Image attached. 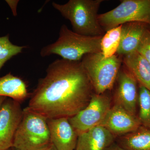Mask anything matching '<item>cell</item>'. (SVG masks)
Here are the masks:
<instances>
[{"mask_svg": "<svg viewBox=\"0 0 150 150\" xmlns=\"http://www.w3.org/2000/svg\"><path fill=\"white\" fill-rule=\"evenodd\" d=\"M94 93L81 61L57 59L39 79L27 107L47 119L69 118L86 107Z\"/></svg>", "mask_w": 150, "mask_h": 150, "instance_id": "6da1fadb", "label": "cell"}, {"mask_svg": "<svg viewBox=\"0 0 150 150\" xmlns=\"http://www.w3.org/2000/svg\"><path fill=\"white\" fill-rule=\"evenodd\" d=\"M102 36L78 34L63 24L59 30L58 39L43 47L40 55L45 57L56 55L68 61H81L86 55L101 52L100 42Z\"/></svg>", "mask_w": 150, "mask_h": 150, "instance_id": "7a4b0ae2", "label": "cell"}, {"mask_svg": "<svg viewBox=\"0 0 150 150\" xmlns=\"http://www.w3.org/2000/svg\"><path fill=\"white\" fill-rule=\"evenodd\" d=\"M103 0H70L64 4L53 2L52 6L69 21L73 31L87 36H103L104 31L98 22V11Z\"/></svg>", "mask_w": 150, "mask_h": 150, "instance_id": "3957f363", "label": "cell"}, {"mask_svg": "<svg viewBox=\"0 0 150 150\" xmlns=\"http://www.w3.org/2000/svg\"><path fill=\"white\" fill-rule=\"evenodd\" d=\"M23 110L13 148L17 150H41L52 144L47 118L27 107Z\"/></svg>", "mask_w": 150, "mask_h": 150, "instance_id": "277c9868", "label": "cell"}, {"mask_svg": "<svg viewBox=\"0 0 150 150\" xmlns=\"http://www.w3.org/2000/svg\"><path fill=\"white\" fill-rule=\"evenodd\" d=\"M81 61L94 92L100 94L113 88L123 62V56L116 54L105 58L100 52L86 55Z\"/></svg>", "mask_w": 150, "mask_h": 150, "instance_id": "5b68a950", "label": "cell"}, {"mask_svg": "<svg viewBox=\"0 0 150 150\" xmlns=\"http://www.w3.org/2000/svg\"><path fill=\"white\" fill-rule=\"evenodd\" d=\"M98 22L104 31L131 22H141L150 27V0H123L113 9L98 14Z\"/></svg>", "mask_w": 150, "mask_h": 150, "instance_id": "8992f818", "label": "cell"}, {"mask_svg": "<svg viewBox=\"0 0 150 150\" xmlns=\"http://www.w3.org/2000/svg\"><path fill=\"white\" fill-rule=\"evenodd\" d=\"M112 99L107 92L100 94L94 93L86 108L69 118L78 134L100 126L112 107Z\"/></svg>", "mask_w": 150, "mask_h": 150, "instance_id": "52a82bcc", "label": "cell"}, {"mask_svg": "<svg viewBox=\"0 0 150 150\" xmlns=\"http://www.w3.org/2000/svg\"><path fill=\"white\" fill-rule=\"evenodd\" d=\"M20 103L7 98L0 108V150L13 147L14 139L22 119Z\"/></svg>", "mask_w": 150, "mask_h": 150, "instance_id": "ba28073f", "label": "cell"}, {"mask_svg": "<svg viewBox=\"0 0 150 150\" xmlns=\"http://www.w3.org/2000/svg\"><path fill=\"white\" fill-rule=\"evenodd\" d=\"M115 83L116 86L113 96L114 104L121 105L132 115L137 116L139 87L136 79L126 68H121Z\"/></svg>", "mask_w": 150, "mask_h": 150, "instance_id": "9c48e42d", "label": "cell"}, {"mask_svg": "<svg viewBox=\"0 0 150 150\" xmlns=\"http://www.w3.org/2000/svg\"><path fill=\"white\" fill-rule=\"evenodd\" d=\"M100 126L105 128L116 139L137 130L141 124L138 116L114 104Z\"/></svg>", "mask_w": 150, "mask_h": 150, "instance_id": "30bf717a", "label": "cell"}, {"mask_svg": "<svg viewBox=\"0 0 150 150\" xmlns=\"http://www.w3.org/2000/svg\"><path fill=\"white\" fill-rule=\"evenodd\" d=\"M51 143L56 150H75L79 134L67 117L47 119Z\"/></svg>", "mask_w": 150, "mask_h": 150, "instance_id": "8fae6325", "label": "cell"}, {"mask_svg": "<svg viewBox=\"0 0 150 150\" xmlns=\"http://www.w3.org/2000/svg\"><path fill=\"white\" fill-rule=\"evenodd\" d=\"M115 141L105 128L97 126L79 134L75 150H104Z\"/></svg>", "mask_w": 150, "mask_h": 150, "instance_id": "7c38bea8", "label": "cell"}, {"mask_svg": "<svg viewBox=\"0 0 150 150\" xmlns=\"http://www.w3.org/2000/svg\"><path fill=\"white\" fill-rule=\"evenodd\" d=\"M149 28L141 22H131L122 25L121 42L116 54L126 56L137 51L142 36Z\"/></svg>", "mask_w": 150, "mask_h": 150, "instance_id": "4fadbf2b", "label": "cell"}, {"mask_svg": "<svg viewBox=\"0 0 150 150\" xmlns=\"http://www.w3.org/2000/svg\"><path fill=\"white\" fill-rule=\"evenodd\" d=\"M123 62L139 85L150 91V65L137 51L123 56Z\"/></svg>", "mask_w": 150, "mask_h": 150, "instance_id": "5bb4252c", "label": "cell"}, {"mask_svg": "<svg viewBox=\"0 0 150 150\" xmlns=\"http://www.w3.org/2000/svg\"><path fill=\"white\" fill-rule=\"evenodd\" d=\"M27 85L21 78L11 73L0 77V96L20 103L28 96Z\"/></svg>", "mask_w": 150, "mask_h": 150, "instance_id": "9a60e30c", "label": "cell"}, {"mask_svg": "<svg viewBox=\"0 0 150 150\" xmlns=\"http://www.w3.org/2000/svg\"><path fill=\"white\" fill-rule=\"evenodd\" d=\"M115 142L126 150H150V129L141 125L137 130L117 137Z\"/></svg>", "mask_w": 150, "mask_h": 150, "instance_id": "2e32d148", "label": "cell"}, {"mask_svg": "<svg viewBox=\"0 0 150 150\" xmlns=\"http://www.w3.org/2000/svg\"><path fill=\"white\" fill-rule=\"evenodd\" d=\"M122 25L106 31L101 38V53L105 58L116 55L121 42Z\"/></svg>", "mask_w": 150, "mask_h": 150, "instance_id": "e0dca14e", "label": "cell"}, {"mask_svg": "<svg viewBox=\"0 0 150 150\" xmlns=\"http://www.w3.org/2000/svg\"><path fill=\"white\" fill-rule=\"evenodd\" d=\"M138 102L139 106L138 117L141 125L150 129V91L140 85Z\"/></svg>", "mask_w": 150, "mask_h": 150, "instance_id": "ac0fdd59", "label": "cell"}, {"mask_svg": "<svg viewBox=\"0 0 150 150\" xmlns=\"http://www.w3.org/2000/svg\"><path fill=\"white\" fill-rule=\"evenodd\" d=\"M9 34L0 37V71L6 62L21 53L26 46H19L11 42Z\"/></svg>", "mask_w": 150, "mask_h": 150, "instance_id": "d6986e66", "label": "cell"}, {"mask_svg": "<svg viewBox=\"0 0 150 150\" xmlns=\"http://www.w3.org/2000/svg\"><path fill=\"white\" fill-rule=\"evenodd\" d=\"M137 51L150 65V28L145 31Z\"/></svg>", "mask_w": 150, "mask_h": 150, "instance_id": "ffe728a7", "label": "cell"}, {"mask_svg": "<svg viewBox=\"0 0 150 150\" xmlns=\"http://www.w3.org/2000/svg\"><path fill=\"white\" fill-rule=\"evenodd\" d=\"M19 1L18 0H6V2L7 3L9 6L10 7L13 14L14 16H16L17 7Z\"/></svg>", "mask_w": 150, "mask_h": 150, "instance_id": "44dd1931", "label": "cell"}, {"mask_svg": "<svg viewBox=\"0 0 150 150\" xmlns=\"http://www.w3.org/2000/svg\"><path fill=\"white\" fill-rule=\"evenodd\" d=\"M104 150H126L121 147L115 142L111 144L110 146L108 147Z\"/></svg>", "mask_w": 150, "mask_h": 150, "instance_id": "7402d4cb", "label": "cell"}, {"mask_svg": "<svg viewBox=\"0 0 150 150\" xmlns=\"http://www.w3.org/2000/svg\"><path fill=\"white\" fill-rule=\"evenodd\" d=\"M41 150H56V149L54 145L52 144Z\"/></svg>", "mask_w": 150, "mask_h": 150, "instance_id": "603a6c76", "label": "cell"}, {"mask_svg": "<svg viewBox=\"0 0 150 150\" xmlns=\"http://www.w3.org/2000/svg\"><path fill=\"white\" fill-rule=\"evenodd\" d=\"M6 98L7 97H6L0 96V108H1L3 102L4 101Z\"/></svg>", "mask_w": 150, "mask_h": 150, "instance_id": "cb8c5ba5", "label": "cell"}, {"mask_svg": "<svg viewBox=\"0 0 150 150\" xmlns=\"http://www.w3.org/2000/svg\"><path fill=\"white\" fill-rule=\"evenodd\" d=\"M6 150H12V148H11V149H8Z\"/></svg>", "mask_w": 150, "mask_h": 150, "instance_id": "d4e9b609", "label": "cell"}, {"mask_svg": "<svg viewBox=\"0 0 150 150\" xmlns=\"http://www.w3.org/2000/svg\"><path fill=\"white\" fill-rule=\"evenodd\" d=\"M12 150H17L16 149H14V148H12Z\"/></svg>", "mask_w": 150, "mask_h": 150, "instance_id": "484cf974", "label": "cell"}]
</instances>
